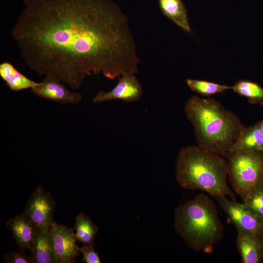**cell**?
I'll return each mask as SVG.
<instances>
[{"instance_id": "cell-1", "label": "cell", "mask_w": 263, "mask_h": 263, "mask_svg": "<svg viewBox=\"0 0 263 263\" xmlns=\"http://www.w3.org/2000/svg\"><path fill=\"white\" fill-rule=\"evenodd\" d=\"M11 34L28 68L74 90L102 73H138L128 16L112 0H24Z\"/></svg>"}, {"instance_id": "cell-2", "label": "cell", "mask_w": 263, "mask_h": 263, "mask_svg": "<svg viewBox=\"0 0 263 263\" xmlns=\"http://www.w3.org/2000/svg\"><path fill=\"white\" fill-rule=\"evenodd\" d=\"M185 112L193 127L197 145L224 157L245 129L236 114L213 99L193 96L187 101Z\"/></svg>"}, {"instance_id": "cell-3", "label": "cell", "mask_w": 263, "mask_h": 263, "mask_svg": "<svg viewBox=\"0 0 263 263\" xmlns=\"http://www.w3.org/2000/svg\"><path fill=\"white\" fill-rule=\"evenodd\" d=\"M227 162L224 156L197 145L182 148L176 161L175 178L183 188L200 190L211 196L230 197L235 194L226 182Z\"/></svg>"}, {"instance_id": "cell-4", "label": "cell", "mask_w": 263, "mask_h": 263, "mask_svg": "<svg viewBox=\"0 0 263 263\" xmlns=\"http://www.w3.org/2000/svg\"><path fill=\"white\" fill-rule=\"evenodd\" d=\"M174 227L192 250L210 253L223 234L216 206L209 197L200 194L177 207Z\"/></svg>"}, {"instance_id": "cell-5", "label": "cell", "mask_w": 263, "mask_h": 263, "mask_svg": "<svg viewBox=\"0 0 263 263\" xmlns=\"http://www.w3.org/2000/svg\"><path fill=\"white\" fill-rule=\"evenodd\" d=\"M227 158L232 187L243 200L254 186L263 184V152L238 150Z\"/></svg>"}, {"instance_id": "cell-6", "label": "cell", "mask_w": 263, "mask_h": 263, "mask_svg": "<svg viewBox=\"0 0 263 263\" xmlns=\"http://www.w3.org/2000/svg\"><path fill=\"white\" fill-rule=\"evenodd\" d=\"M221 207L237 230L247 232L263 239V219L257 216L243 203L226 196L216 198Z\"/></svg>"}, {"instance_id": "cell-7", "label": "cell", "mask_w": 263, "mask_h": 263, "mask_svg": "<svg viewBox=\"0 0 263 263\" xmlns=\"http://www.w3.org/2000/svg\"><path fill=\"white\" fill-rule=\"evenodd\" d=\"M55 206L51 194L41 186H37L32 191L23 213L35 226L50 225L54 222Z\"/></svg>"}, {"instance_id": "cell-8", "label": "cell", "mask_w": 263, "mask_h": 263, "mask_svg": "<svg viewBox=\"0 0 263 263\" xmlns=\"http://www.w3.org/2000/svg\"><path fill=\"white\" fill-rule=\"evenodd\" d=\"M73 228L55 222L50 225L52 244L56 263H74L79 256Z\"/></svg>"}, {"instance_id": "cell-9", "label": "cell", "mask_w": 263, "mask_h": 263, "mask_svg": "<svg viewBox=\"0 0 263 263\" xmlns=\"http://www.w3.org/2000/svg\"><path fill=\"white\" fill-rule=\"evenodd\" d=\"M142 94V87L135 74H125L118 77L117 84L111 91L98 92L93 101L98 103L120 100L131 103L138 101Z\"/></svg>"}, {"instance_id": "cell-10", "label": "cell", "mask_w": 263, "mask_h": 263, "mask_svg": "<svg viewBox=\"0 0 263 263\" xmlns=\"http://www.w3.org/2000/svg\"><path fill=\"white\" fill-rule=\"evenodd\" d=\"M57 78L47 75L34 87L31 92L40 98L61 104H77L82 100V95L68 90Z\"/></svg>"}, {"instance_id": "cell-11", "label": "cell", "mask_w": 263, "mask_h": 263, "mask_svg": "<svg viewBox=\"0 0 263 263\" xmlns=\"http://www.w3.org/2000/svg\"><path fill=\"white\" fill-rule=\"evenodd\" d=\"M30 252L33 263H56L52 244L50 225L36 226Z\"/></svg>"}, {"instance_id": "cell-12", "label": "cell", "mask_w": 263, "mask_h": 263, "mask_svg": "<svg viewBox=\"0 0 263 263\" xmlns=\"http://www.w3.org/2000/svg\"><path fill=\"white\" fill-rule=\"evenodd\" d=\"M6 225L12 232L19 250L30 252L35 231V225L22 212L9 219Z\"/></svg>"}, {"instance_id": "cell-13", "label": "cell", "mask_w": 263, "mask_h": 263, "mask_svg": "<svg viewBox=\"0 0 263 263\" xmlns=\"http://www.w3.org/2000/svg\"><path fill=\"white\" fill-rule=\"evenodd\" d=\"M236 245L243 263H260L263 259V239L237 230Z\"/></svg>"}, {"instance_id": "cell-14", "label": "cell", "mask_w": 263, "mask_h": 263, "mask_svg": "<svg viewBox=\"0 0 263 263\" xmlns=\"http://www.w3.org/2000/svg\"><path fill=\"white\" fill-rule=\"evenodd\" d=\"M0 76L11 91L32 89L38 84L24 75L8 61L0 64Z\"/></svg>"}, {"instance_id": "cell-15", "label": "cell", "mask_w": 263, "mask_h": 263, "mask_svg": "<svg viewBox=\"0 0 263 263\" xmlns=\"http://www.w3.org/2000/svg\"><path fill=\"white\" fill-rule=\"evenodd\" d=\"M158 3L164 15L185 31L191 32L187 11L182 0H158Z\"/></svg>"}, {"instance_id": "cell-16", "label": "cell", "mask_w": 263, "mask_h": 263, "mask_svg": "<svg viewBox=\"0 0 263 263\" xmlns=\"http://www.w3.org/2000/svg\"><path fill=\"white\" fill-rule=\"evenodd\" d=\"M238 150L263 152V134L257 124L245 128L230 152Z\"/></svg>"}, {"instance_id": "cell-17", "label": "cell", "mask_w": 263, "mask_h": 263, "mask_svg": "<svg viewBox=\"0 0 263 263\" xmlns=\"http://www.w3.org/2000/svg\"><path fill=\"white\" fill-rule=\"evenodd\" d=\"M73 229L76 241L83 244H93L98 230L89 217L82 213L76 217Z\"/></svg>"}, {"instance_id": "cell-18", "label": "cell", "mask_w": 263, "mask_h": 263, "mask_svg": "<svg viewBox=\"0 0 263 263\" xmlns=\"http://www.w3.org/2000/svg\"><path fill=\"white\" fill-rule=\"evenodd\" d=\"M231 89L239 95L247 98L251 103H260L263 100V88L256 83L241 80L232 86Z\"/></svg>"}, {"instance_id": "cell-19", "label": "cell", "mask_w": 263, "mask_h": 263, "mask_svg": "<svg viewBox=\"0 0 263 263\" xmlns=\"http://www.w3.org/2000/svg\"><path fill=\"white\" fill-rule=\"evenodd\" d=\"M186 83L193 92L205 96L221 93L226 90L231 89L232 88V86L193 79H187Z\"/></svg>"}, {"instance_id": "cell-20", "label": "cell", "mask_w": 263, "mask_h": 263, "mask_svg": "<svg viewBox=\"0 0 263 263\" xmlns=\"http://www.w3.org/2000/svg\"><path fill=\"white\" fill-rule=\"evenodd\" d=\"M243 201L247 208L263 219V184L254 186Z\"/></svg>"}, {"instance_id": "cell-21", "label": "cell", "mask_w": 263, "mask_h": 263, "mask_svg": "<svg viewBox=\"0 0 263 263\" xmlns=\"http://www.w3.org/2000/svg\"><path fill=\"white\" fill-rule=\"evenodd\" d=\"M80 253L82 254V261L86 263H100L101 260L98 253L94 248V244H84L82 247H78Z\"/></svg>"}, {"instance_id": "cell-22", "label": "cell", "mask_w": 263, "mask_h": 263, "mask_svg": "<svg viewBox=\"0 0 263 263\" xmlns=\"http://www.w3.org/2000/svg\"><path fill=\"white\" fill-rule=\"evenodd\" d=\"M3 259L6 263H33L31 255L28 256L22 251L5 254L3 256Z\"/></svg>"}, {"instance_id": "cell-23", "label": "cell", "mask_w": 263, "mask_h": 263, "mask_svg": "<svg viewBox=\"0 0 263 263\" xmlns=\"http://www.w3.org/2000/svg\"><path fill=\"white\" fill-rule=\"evenodd\" d=\"M257 125H258V127L262 132L263 134V119H262L261 121H260L259 122L257 123Z\"/></svg>"}, {"instance_id": "cell-24", "label": "cell", "mask_w": 263, "mask_h": 263, "mask_svg": "<svg viewBox=\"0 0 263 263\" xmlns=\"http://www.w3.org/2000/svg\"><path fill=\"white\" fill-rule=\"evenodd\" d=\"M260 104H261V105L262 106V107H263V100L262 101L260 102Z\"/></svg>"}]
</instances>
